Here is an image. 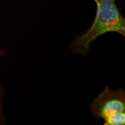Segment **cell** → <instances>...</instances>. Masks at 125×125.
<instances>
[{
    "label": "cell",
    "instance_id": "6da1fadb",
    "mask_svg": "<svg viewBox=\"0 0 125 125\" xmlns=\"http://www.w3.org/2000/svg\"><path fill=\"white\" fill-rule=\"evenodd\" d=\"M97 4V13L93 24L86 32L74 42L75 49L86 52L98 37L109 32L125 36V19L117 7L115 0H94Z\"/></svg>",
    "mask_w": 125,
    "mask_h": 125
},
{
    "label": "cell",
    "instance_id": "7a4b0ae2",
    "mask_svg": "<svg viewBox=\"0 0 125 125\" xmlns=\"http://www.w3.org/2000/svg\"><path fill=\"white\" fill-rule=\"evenodd\" d=\"M90 109L95 118L104 120L125 112V91L122 89L112 90L105 87L92 103Z\"/></svg>",
    "mask_w": 125,
    "mask_h": 125
},
{
    "label": "cell",
    "instance_id": "3957f363",
    "mask_svg": "<svg viewBox=\"0 0 125 125\" xmlns=\"http://www.w3.org/2000/svg\"><path fill=\"white\" fill-rule=\"evenodd\" d=\"M125 124V112L116 114L104 120L105 125H124Z\"/></svg>",
    "mask_w": 125,
    "mask_h": 125
},
{
    "label": "cell",
    "instance_id": "277c9868",
    "mask_svg": "<svg viewBox=\"0 0 125 125\" xmlns=\"http://www.w3.org/2000/svg\"><path fill=\"white\" fill-rule=\"evenodd\" d=\"M3 53H4V52H3L2 51H1V50H0V56H2Z\"/></svg>",
    "mask_w": 125,
    "mask_h": 125
},
{
    "label": "cell",
    "instance_id": "5b68a950",
    "mask_svg": "<svg viewBox=\"0 0 125 125\" xmlns=\"http://www.w3.org/2000/svg\"><path fill=\"white\" fill-rule=\"evenodd\" d=\"M0 106H1V105H0ZM0 115H1V108H0Z\"/></svg>",
    "mask_w": 125,
    "mask_h": 125
}]
</instances>
